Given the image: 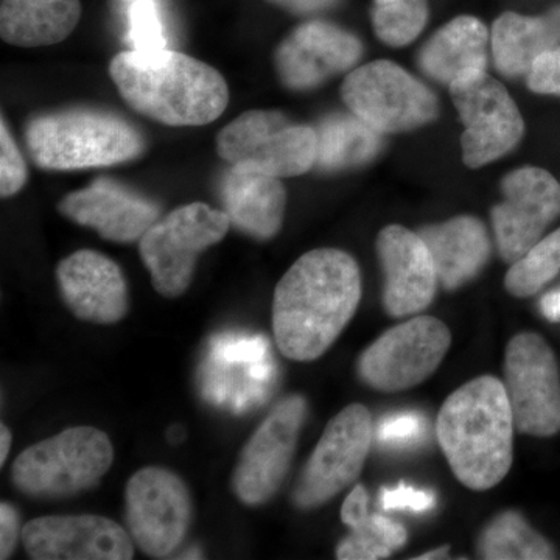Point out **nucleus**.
Wrapping results in <instances>:
<instances>
[{"label": "nucleus", "mask_w": 560, "mask_h": 560, "mask_svg": "<svg viewBox=\"0 0 560 560\" xmlns=\"http://www.w3.org/2000/svg\"><path fill=\"white\" fill-rule=\"evenodd\" d=\"M361 275L355 259L335 248L313 249L291 265L272 298V334L287 359L323 357L355 315Z\"/></svg>", "instance_id": "nucleus-1"}, {"label": "nucleus", "mask_w": 560, "mask_h": 560, "mask_svg": "<svg viewBox=\"0 0 560 560\" xmlns=\"http://www.w3.org/2000/svg\"><path fill=\"white\" fill-rule=\"evenodd\" d=\"M109 75L130 108L168 127H202L230 103L219 70L168 47L121 51L110 60Z\"/></svg>", "instance_id": "nucleus-2"}, {"label": "nucleus", "mask_w": 560, "mask_h": 560, "mask_svg": "<svg viewBox=\"0 0 560 560\" xmlns=\"http://www.w3.org/2000/svg\"><path fill=\"white\" fill-rule=\"evenodd\" d=\"M514 416L504 383L482 375L442 405L438 441L456 480L489 490L506 478L514 458Z\"/></svg>", "instance_id": "nucleus-3"}, {"label": "nucleus", "mask_w": 560, "mask_h": 560, "mask_svg": "<svg viewBox=\"0 0 560 560\" xmlns=\"http://www.w3.org/2000/svg\"><path fill=\"white\" fill-rule=\"evenodd\" d=\"M28 153L44 171H83L136 160L145 150L142 132L108 110L72 108L43 114L25 130Z\"/></svg>", "instance_id": "nucleus-4"}, {"label": "nucleus", "mask_w": 560, "mask_h": 560, "mask_svg": "<svg viewBox=\"0 0 560 560\" xmlns=\"http://www.w3.org/2000/svg\"><path fill=\"white\" fill-rule=\"evenodd\" d=\"M113 463V442L105 431L70 427L25 448L11 466V481L32 499H69L95 488Z\"/></svg>", "instance_id": "nucleus-5"}, {"label": "nucleus", "mask_w": 560, "mask_h": 560, "mask_svg": "<svg viewBox=\"0 0 560 560\" xmlns=\"http://www.w3.org/2000/svg\"><path fill=\"white\" fill-rule=\"evenodd\" d=\"M230 228L226 212L205 202L180 206L154 221L139 241L153 289L168 300L186 293L201 254L223 241Z\"/></svg>", "instance_id": "nucleus-6"}, {"label": "nucleus", "mask_w": 560, "mask_h": 560, "mask_svg": "<svg viewBox=\"0 0 560 560\" xmlns=\"http://www.w3.org/2000/svg\"><path fill=\"white\" fill-rule=\"evenodd\" d=\"M316 130L272 109L246 110L217 136V153L231 167L293 178L316 164Z\"/></svg>", "instance_id": "nucleus-7"}, {"label": "nucleus", "mask_w": 560, "mask_h": 560, "mask_svg": "<svg viewBox=\"0 0 560 560\" xmlns=\"http://www.w3.org/2000/svg\"><path fill=\"white\" fill-rule=\"evenodd\" d=\"M350 113L382 135L416 130L438 117L436 95L390 61H374L353 69L341 86Z\"/></svg>", "instance_id": "nucleus-8"}, {"label": "nucleus", "mask_w": 560, "mask_h": 560, "mask_svg": "<svg viewBox=\"0 0 560 560\" xmlns=\"http://www.w3.org/2000/svg\"><path fill=\"white\" fill-rule=\"evenodd\" d=\"M125 511L136 547L153 559L178 550L194 518L189 488L164 467H143L132 475L125 489Z\"/></svg>", "instance_id": "nucleus-9"}, {"label": "nucleus", "mask_w": 560, "mask_h": 560, "mask_svg": "<svg viewBox=\"0 0 560 560\" xmlns=\"http://www.w3.org/2000/svg\"><path fill=\"white\" fill-rule=\"evenodd\" d=\"M452 345V334L433 316H415L386 330L359 360V374L382 393L411 389L440 368Z\"/></svg>", "instance_id": "nucleus-10"}, {"label": "nucleus", "mask_w": 560, "mask_h": 560, "mask_svg": "<svg viewBox=\"0 0 560 560\" xmlns=\"http://www.w3.org/2000/svg\"><path fill=\"white\" fill-rule=\"evenodd\" d=\"M371 412L352 404L327 423L293 492L300 510H316L360 477L370 455Z\"/></svg>", "instance_id": "nucleus-11"}, {"label": "nucleus", "mask_w": 560, "mask_h": 560, "mask_svg": "<svg viewBox=\"0 0 560 560\" xmlns=\"http://www.w3.org/2000/svg\"><path fill=\"white\" fill-rule=\"evenodd\" d=\"M503 383L515 430L536 438H550L559 433L558 361L540 335L523 331L512 338L504 357Z\"/></svg>", "instance_id": "nucleus-12"}, {"label": "nucleus", "mask_w": 560, "mask_h": 560, "mask_svg": "<svg viewBox=\"0 0 560 560\" xmlns=\"http://www.w3.org/2000/svg\"><path fill=\"white\" fill-rule=\"evenodd\" d=\"M305 419L307 401L289 396L254 431L232 474V490L241 503L260 506L278 493L289 475Z\"/></svg>", "instance_id": "nucleus-13"}, {"label": "nucleus", "mask_w": 560, "mask_h": 560, "mask_svg": "<svg viewBox=\"0 0 560 560\" xmlns=\"http://www.w3.org/2000/svg\"><path fill=\"white\" fill-rule=\"evenodd\" d=\"M451 94L463 120L464 164L482 167L521 143L525 121L510 92L488 73L452 84Z\"/></svg>", "instance_id": "nucleus-14"}, {"label": "nucleus", "mask_w": 560, "mask_h": 560, "mask_svg": "<svg viewBox=\"0 0 560 560\" xmlns=\"http://www.w3.org/2000/svg\"><path fill=\"white\" fill-rule=\"evenodd\" d=\"M503 200L492 209V226L501 259L525 256L560 217V184L544 168L522 167L504 176Z\"/></svg>", "instance_id": "nucleus-15"}, {"label": "nucleus", "mask_w": 560, "mask_h": 560, "mask_svg": "<svg viewBox=\"0 0 560 560\" xmlns=\"http://www.w3.org/2000/svg\"><path fill=\"white\" fill-rule=\"evenodd\" d=\"M22 545L35 560H130L128 529L103 515H46L22 528Z\"/></svg>", "instance_id": "nucleus-16"}, {"label": "nucleus", "mask_w": 560, "mask_h": 560, "mask_svg": "<svg viewBox=\"0 0 560 560\" xmlns=\"http://www.w3.org/2000/svg\"><path fill=\"white\" fill-rule=\"evenodd\" d=\"M363 44L353 33L327 21H308L276 50L279 79L289 90L311 91L337 73L355 68Z\"/></svg>", "instance_id": "nucleus-17"}, {"label": "nucleus", "mask_w": 560, "mask_h": 560, "mask_svg": "<svg viewBox=\"0 0 560 560\" xmlns=\"http://www.w3.org/2000/svg\"><path fill=\"white\" fill-rule=\"evenodd\" d=\"M66 307L84 323L113 326L130 311V290L119 265L98 250L80 249L57 267Z\"/></svg>", "instance_id": "nucleus-18"}, {"label": "nucleus", "mask_w": 560, "mask_h": 560, "mask_svg": "<svg viewBox=\"0 0 560 560\" xmlns=\"http://www.w3.org/2000/svg\"><path fill=\"white\" fill-rule=\"evenodd\" d=\"M377 254L385 272L383 307L393 318L425 311L436 293V268L419 234L393 224L381 231Z\"/></svg>", "instance_id": "nucleus-19"}, {"label": "nucleus", "mask_w": 560, "mask_h": 560, "mask_svg": "<svg viewBox=\"0 0 560 560\" xmlns=\"http://www.w3.org/2000/svg\"><path fill=\"white\" fill-rule=\"evenodd\" d=\"M66 219L90 228L105 241L130 245L160 219V208L124 184L108 178L94 180L84 189L66 195L58 202Z\"/></svg>", "instance_id": "nucleus-20"}, {"label": "nucleus", "mask_w": 560, "mask_h": 560, "mask_svg": "<svg viewBox=\"0 0 560 560\" xmlns=\"http://www.w3.org/2000/svg\"><path fill=\"white\" fill-rule=\"evenodd\" d=\"M220 198L231 226L250 238L271 241L282 228L287 191L276 176L231 167L221 179Z\"/></svg>", "instance_id": "nucleus-21"}, {"label": "nucleus", "mask_w": 560, "mask_h": 560, "mask_svg": "<svg viewBox=\"0 0 560 560\" xmlns=\"http://www.w3.org/2000/svg\"><path fill=\"white\" fill-rule=\"evenodd\" d=\"M429 246L438 280L445 290H456L480 275L490 257V238L475 217H456L419 232Z\"/></svg>", "instance_id": "nucleus-22"}, {"label": "nucleus", "mask_w": 560, "mask_h": 560, "mask_svg": "<svg viewBox=\"0 0 560 560\" xmlns=\"http://www.w3.org/2000/svg\"><path fill=\"white\" fill-rule=\"evenodd\" d=\"M489 32L480 20L459 16L440 28L422 47L419 66L438 83H458L486 72Z\"/></svg>", "instance_id": "nucleus-23"}, {"label": "nucleus", "mask_w": 560, "mask_h": 560, "mask_svg": "<svg viewBox=\"0 0 560 560\" xmlns=\"http://www.w3.org/2000/svg\"><path fill=\"white\" fill-rule=\"evenodd\" d=\"M490 47L504 77L528 75L540 55L560 47V7L539 18L501 14L493 24Z\"/></svg>", "instance_id": "nucleus-24"}, {"label": "nucleus", "mask_w": 560, "mask_h": 560, "mask_svg": "<svg viewBox=\"0 0 560 560\" xmlns=\"http://www.w3.org/2000/svg\"><path fill=\"white\" fill-rule=\"evenodd\" d=\"M80 18V0H2L0 36L27 49L54 46L72 35Z\"/></svg>", "instance_id": "nucleus-25"}, {"label": "nucleus", "mask_w": 560, "mask_h": 560, "mask_svg": "<svg viewBox=\"0 0 560 560\" xmlns=\"http://www.w3.org/2000/svg\"><path fill=\"white\" fill-rule=\"evenodd\" d=\"M341 521L352 533L338 545L340 560L386 559L407 544V529L400 523L368 512V492L357 485L341 508Z\"/></svg>", "instance_id": "nucleus-26"}, {"label": "nucleus", "mask_w": 560, "mask_h": 560, "mask_svg": "<svg viewBox=\"0 0 560 560\" xmlns=\"http://www.w3.org/2000/svg\"><path fill=\"white\" fill-rule=\"evenodd\" d=\"M316 130V164L320 172L361 167L381 153L383 135L355 114H331Z\"/></svg>", "instance_id": "nucleus-27"}, {"label": "nucleus", "mask_w": 560, "mask_h": 560, "mask_svg": "<svg viewBox=\"0 0 560 560\" xmlns=\"http://www.w3.org/2000/svg\"><path fill=\"white\" fill-rule=\"evenodd\" d=\"M478 556L488 560H547L555 551L517 512H503L482 530Z\"/></svg>", "instance_id": "nucleus-28"}, {"label": "nucleus", "mask_w": 560, "mask_h": 560, "mask_svg": "<svg viewBox=\"0 0 560 560\" xmlns=\"http://www.w3.org/2000/svg\"><path fill=\"white\" fill-rule=\"evenodd\" d=\"M560 272V228L541 237L517 261L512 264L504 287L515 298L539 293Z\"/></svg>", "instance_id": "nucleus-29"}, {"label": "nucleus", "mask_w": 560, "mask_h": 560, "mask_svg": "<svg viewBox=\"0 0 560 560\" xmlns=\"http://www.w3.org/2000/svg\"><path fill=\"white\" fill-rule=\"evenodd\" d=\"M429 21V0H374L375 35L393 47L412 43Z\"/></svg>", "instance_id": "nucleus-30"}, {"label": "nucleus", "mask_w": 560, "mask_h": 560, "mask_svg": "<svg viewBox=\"0 0 560 560\" xmlns=\"http://www.w3.org/2000/svg\"><path fill=\"white\" fill-rule=\"evenodd\" d=\"M128 44L131 50L167 49V33L156 0L128 3Z\"/></svg>", "instance_id": "nucleus-31"}, {"label": "nucleus", "mask_w": 560, "mask_h": 560, "mask_svg": "<svg viewBox=\"0 0 560 560\" xmlns=\"http://www.w3.org/2000/svg\"><path fill=\"white\" fill-rule=\"evenodd\" d=\"M427 431H429V422L420 412H396L378 423L377 440L388 447H411L423 441Z\"/></svg>", "instance_id": "nucleus-32"}, {"label": "nucleus", "mask_w": 560, "mask_h": 560, "mask_svg": "<svg viewBox=\"0 0 560 560\" xmlns=\"http://www.w3.org/2000/svg\"><path fill=\"white\" fill-rule=\"evenodd\" d=\"M28 178L27 164L22 156L5 119L0 124V195L10 198L22 190Z\"/></svg>", "instance_id": "nucleus-33"}, {"label": "nucleus", "mask_w": 560, "mask_h": 560, "mask_svg": "<svg viewBox=\"0 0 560 560\" xmlns=\"http://www.w3.org/2000/svg\"><path fill=\"white\" fill-rule=\"evenodd\" d=\"M381 504L385 511H410L425 514L436 504L430 490L416 489L400 482L397 488H386L381 493Z\"/></svg>", "instance_id": "nucleus-34"}, {"label": "nucleus", "mask_w": 560, "mask_h": 560, "mask_svg": "<svg viewBox=\"0 0 560 560\" xmlns=\"http://www.w3.org/2000/svg\"><path fill=\"white\" fill-rule=\"evenodd\" d=\"M528 88L536 94L560 95V47L545 51L526 75Z\"/></svg>", "instance_id": "nucleus-35"}, {"label": "nucleus", "mask_w": 560, "mask_h": 560, "mask_svg": "<svg viewBox=\"0 0 560 560\" xmlns=\"http://www.w3.org/2000/svg\"><path fill=\"white\" fill-rule=\"evenodd\" d=\"M21 539L20 514L10 503L3 501L0 504V559H10Z\"/></svg>", "instance_id": "nucleus-36"}, {"label": "nucleus", "mask_w": 560, "mask_h": 560, "mask_svg": "<svg viewBox=\"0 0 560 560\" xmlns=\"http://www.w3.org/2000/svg\"><path fill=\"white\" fill-rule=\"evenodd\" d=\"M267 2L290 13L311 14L330 7L331 0H267Z\"/></svg>", "instance_id": "nucleus-37"}, {"label": "nucleus", "mask_w": 560, "mask_h": 560, "mask_svg": "<svg viewBox=\"0 0 560 560\" xmlns=\"http://www.w3.org/2000/svg\"><path fill=\"white\" fill-rule=\"evenodd\" d=\"M541 315L551 323H559L560 320V289L550 291L545 294L540 301Z\"/></svg>", "instance_id": "nucleus-38"}, {"label": "nucleus", "mask_w": 560, "mask_h": 560, "mask_svg": "<svg viewBox=\"0 0 560 560\" xmlns=\"http://www.w3.org/2000/svg\"><path fill=\"white\" fill-rule=\"evenodd\" d=\"M11 441H13V438H11V431L5 423H2V425H0V466H3L7 458H9Z\"/></svg>", "instance_id": "nucleus-39"}, {"label": "nucleus", "mask_w": 560, "mask_h": 560, "mask_svg": "<svg viewBox=\"0 0 560 560\" xmlns=\"http://www.w3.org/2000/svg\"><path fill=\"white\" fill-rule=\"evenodd\" d=\"M448 548H438V550L427 552V555L420 556V560H427V559H444L447 558Z\"/></svg>", "instance_id": "nucleus-40"}, {"label": "nucleus", "mask_w": 560, "mask_h": 560, "mask_svg": "<svg viewBox=\"0 0 560 560\" xmlns=\"http://www.w3.org/2000/svg\"><path fill=\"white\" fill-rule=\"evenodd\" d=\"M120 2L132 3V2H140V0H120Z\"/></svg>", "instance_id": "nucleus-41"}]
</instances>
